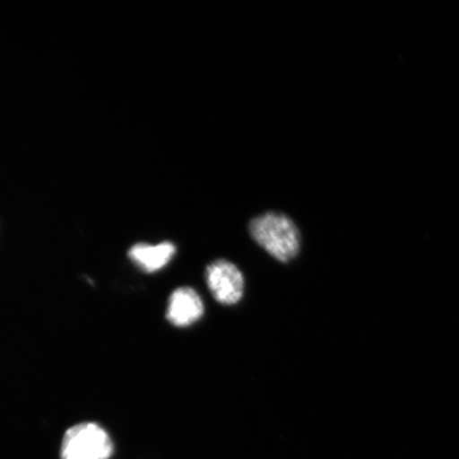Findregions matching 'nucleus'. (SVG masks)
Instances as JSON below:
<instances>
[{
	"label": "nucleus",
	"mask_w": 459,
	"mask_h": 459,
	"mask_svg": "<svg viewBox=\"0 0 459 459\" xmlns=\"http://www.w3.org/2000/svg\"><path fill=\"white\" fill-rule=\"evenodd\" d=\"M204 312V302L198 292L191 287H181L172 292L166 317L171 325L185 328L196 323Z\"/></svg>",
	"instance_id": "20e7f679"
},
{
	"label": "nucleus",
	"mask_w": 459,
	"mask_h": 459,
	"mask_svg": "<svg viewBox=\"0 0 459 459\" xmlns=\"http://www.w3.org/2000/svg\"><path fill=\"white\" fill-rule=\"evenodd\" d=\"M176 255V246L170 242L151 245L136 244L129 250V258L145 273H157Z\"/></svg>",
	"instance_id": "39448f33"
},
{
	"label": "nucleus",
	"mask_w": 459,
	"mask_h": 459,
	"mask_svg": "<svg viewBox=\"0 0 459 459\" xmlns=\"http://www.w3.org/2000/svg\"><path fill=\"white\" fill-rule=\"evenodd\" d=\"M114 446L110 436L99 424L83 422L66 430L62 440V459H108Z\"/></svg>",
	"instance_id": "f03ea898"
},
{
	"label": "nucleus",
	"mask_w": 459,
	"mask_h": 459,
	"mask_svg": "<svg viewBox=\"0 0 459 459\" xmlns=\"http://www.w3.org/2000/svg\"><path fill=\"white\" fill-rule=\"evenodd\" d=\"M206 284L215 299L232 306L242 299L245 289L243 273L233 263L217 260L206 268Z\"/></svg>",
	"instance_id": "7ed1b4c3"
},
{
	"label": "nucleus",
	"mask_w": 459,
	"mask_h": 459,
	"mask_svg": "<svg viewBox=\"0 0 459 459\" xmlns=\"http://www.w3.org/2000/svg\"><path fill=\"white\" fill-rule=\"evenodd\" d=\"M249 230L252 238L280 262H289L299 252V230L283 214L258 216L250 222Z\"/></svg>",
	"instance_id": "f257e3e1"
}]
</instances>
